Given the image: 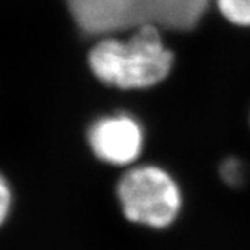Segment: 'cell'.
<instances>
[{
  "label": "cell",
  "instance_id": "obj_2",
  "mask_svg": "<svg viewBox=\"0 0 250 250\" xmlns=\"http://www.w3.org/2000/svg\"><path fill=\"white\" fill-rule=\"evenodd\" d=\"M116 196L125 219L151 229L172 226L184 205L176 178L155 165L130 167L118 183Z\"/></svg>",
  "mask_w": 250,
  "mask_h": 250
},
{
  "label": "cell",
  "instance_id": "obj_9",
  "mask_svg": "<svg viewBox=\"0 0 250 250\" xmlns=\"http://www.w3.org/2000/svg\"><path fill=\"white\" fill-rule=\"evenodd\" d=\"M249 119H250V118H249Z\"/></svg>",
  "mask_w": 250,
  "mask_h": 250
},
{
  "label": "cell",
  "instance_id": "obj_8",
  "mask_svg": "<svg viewBox=\"0 0 250 250\" xmlns=\"http://www.w3.org/2000/svg\"><path fill=\"white\" fill-rule=\"evenodd\" d=\"M12 208V188L3 173H0V228L8 220Z\"/></svg>",
  "mask_w": 250,
  "mask_h": 250
},
{
  "label": "cell",
  "instance_id": "obj_7",
  "mask_svg": "<svg viewBox=\"0 0 250 250\" xmlns=\"http://www.w3.org/2000/svg\"><path fill=\"white\" fill-rule=\"evenodd\" d=\"M222 181L229 187H241L247 180V167L238 157H226L219 166Z\"/></svg>",
  "mask_w": 250,
  "mask_h": 250
},
{
  "label": "cell",
  "instance_id": "obj_6",
  "mask_svg": "<svg viewBox=\"0 0 250 250\" xmlns=\"http://www.w3.org/2000/svg\"><path fill=\"white\" fill-rule=\"evenodd\" d=\"M223 19L240 29H250V0H216Z\"/></svg>",
  "mask_w": 250,
  "mask_h": 250
},
{
  "label": "cell",
  "instance_id": "obj_1",
  "mask_svg": "<svg viewBox=\"0 0 250 250\" xmlns=\"http://www.w3.org/2000/svg\"><path fill=\"white\" fill-rule=\"evenodd\" d=\"M89 68L104 84L124 91L152 87L167 79L175 63L160 29L142 24L127 40L104 38L89 53Z\"/></svg>",
  "mask_w": 250,
  "mask_h": 250
},
{
  "label": "cell",
  "instance_id": "obj_3",
  "mask_svg": "<svg viewBox=\"0 0 250 250\" xmlns=\"http://www.w3.org/2000/svg\"><path fill=\"white\" fill-rule=\"evenodd\" d=\"M87 145L100 162L127 167L136 163L145 146V128L128 113L98 118L87 130Z\"/></svg>",
  "mask_w": 250,
  "mask_h": 250
},
{
  "label": "cell",
  "instance_id": "obj_5",
  "mask_svg": "<svg viewBox=\"0 0 250 250\" xmlns=\"http://www.w3.org/2000/svg\"><path fill=\"white\" fill-rule=\"evenodd\" d=\"M211 0H144L145 23L158 29L190 30L198 26Z\"/></svg>",
  "mask_w": 250,
  "mask_h": 250
},
{
  "label": "cell",
  "instance_id": "obj_4",
  "mask_svg": "<svg viewBox=\"0 0 250 250\" xmlns=\"http://www.w3.org/2000/svg\"><path fill=\"white\" fill-rule=\"evenodd\" d=\"M77 26L89 35H110L145 23L144 0H68Z\"/></svg>",
  "mask_w": 250,
  "mask_h": 250
}]
</instances>
